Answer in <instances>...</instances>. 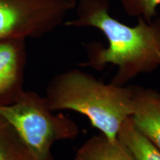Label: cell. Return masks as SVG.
<instances>
[{
	"instance_id": "8fae6325",
	"label": "cell",
	"mask_w": 160,
	"mask_h": 160,
	"mask_svg": "<svg viewBox=\"0 0 160 160\" xmlns=\"http://www.w3.org/2000/svg\"><path fill=\"white\" fill-rule=\"evenodd\" d=\"M159 102H160V92L159 93Z\"/></svg>"
},
{
	"instance_id": "9c48e42d",
	"label": "cell",
	"mask_w": 160,
	"mask_h": 160,
	"mask_svg": "<svg viewBox=\"0 0 160 160\" xmlns=\"http://www.w3.org/2000/svg\"><path fill=\"white\" fill-rule=\"evenodd\" d=\"M0 160H32L21 138L2 116H0Z\"/></svg>"
},
{
	"instance_id": "ba28073f",
	"label": "cell",
	"mask_w": 160,
	"mask_h": 160,
	"mask_svg": "<svg viewBox=\"0 0 160 160\" xmlns=\"http://www.w3.org/2000/svg\"><path fill=\"white\" fill-rule=\"evenodd\" d=\"M118 139L129 149L135 160H160V151L136 128L131 117L123 124Z\"/></svg>"
},
{
	"instance_id": "8992f818",
	"label": "cell",
	"mask_w": 160,
	"mask_h": 160,
	"mask_svg": "<svg viewBox=\"0 0 160 160\" xmlns=\"http://www.w3.org/2000/svg\"><path fill=\"white\" fill-rule=\"evenodd\" d=\"M132 122L138 131L160 151V102L159 93L133 87Z\"/></svg>"
},
{
	"instance_id": "277c9868",
	"label": "cell",
	"mask_w": 160,
	"mask_h": 160,
	"mask_svg": "<svg viewBox=\"0 0 160 160\" xmlns=\"http://www.w3.org/2000/svg\"><path fill=\"white\" fill-rule=\"evenodd\" d=\"M76 0H0V40L39 38L59 27Z\"/></svg>"
},
{
	"instance_id": "7a4b0ae2",
	"label": "cell",
	"mask_w": 160,
	"mask_h": 160,
	"mask_svg": "<svg viewBox=\"0 0 160 160\" xmlns=\"http://www.w3.org/2000/svg\"><path fill=\"white\" fill-rule=\"evenodd\" d=\"M133 87L105 83L73 68L50 81L45 98L51 111L77 112L87 117L102 134L114 140L133 113Z\"/></svg>"
},
{
	"instance_id": "5b68a950",
	"label": "cell",
	"mask_w": 160,
	"mask_h": 160,
	"mask_svg": "<svg viewBox=\"0 0 160 160\" xmlns=\"http://www.w3.org/2000/svg\"><path fill=\"white\" fill-rule=\"evenodd\" d=\"M25 40H0V106L13 103L24 91Z\"/></svg>"
},
{
	"instance_id": "6da1fadb",
	"label": "cell",
	"mask_w": 160,
	"mask_h": 160,
	"mask_svg": "<svg viewBox=\"0 0 160 160\" xmlns=\"http://www.w3.org/2000/svg\"><path fill=\"white\" fill-rule=\"evenodd\" d=\"M74 19L65 25L77 28H93L103 33L108 41L86 46L88 60L82 65L102 70L108 65L117 68L111 82L125 86L142 73L160 68V17L148 22L138 18L130 26L109 13V0H79Z\"/></svg>"
},
{
	"instance_id": "3957f363",
	"label": "cell",
	"mask_w": 160,
	"mask_h": 160,
	"mask_svg": "<svg viewBox=\"0 0 160 160\" xmlns=\"http://www.w3.org/2000/svg\"><path fill=\"white\" fill-rule=\"evenodd\" d=\"M53 112L45 97L25 90L13 103L0 106V116L14 128L32 160H56L51 152L53 144L79 134L73 119Z\"/></svg>"
},
{
	"instance_id": "52a82bcc",
	"label": "cell",
	"mask_w": 160,
	"mask_h": 160,
	"mask_svg": "<svg viewBox=\"0 0 160 160\" xmlns=\"http://www.w3.org/2000/svg\"><path fill=\"white\" fill-rule=\"evenodd\" d=\"M73 160H135L119 139L112 140L103 134L88 138L79 147Z\"/></svg>"
},
{
	"instance_id": "30bf717a",
	"label": "cell",
	"mask_w": 160,
	"mask_h": 160,
	"mask_svg": "<svg viewBox=\"0 0 160 160\" xmlns=\"http://www.w3.org/2000/svg\"><path fill=\"white\" fill-rule=\"evenodd\" d=\"M124 11L130 17L151 22L157 16L160 0H120Z\"/></svg>"
}]
</instances>
